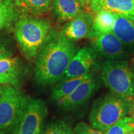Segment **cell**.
I'll list each match as a JSON object with an SVG mask.
<instances>
[{
  "instance_id": "6da1fadb",
  "label": "cell",
  "mask_w": 134,
  "mask_h": 134,
  "mask_svg": "<svg viewBox=\"0 0 134 134\" xmlns=\"http://www.w3.org/2000/svg\"><path fill=\"white\" fill-rule=\"evenodd\" d=\"M76 47L62 32H52L35 57V78L40 85L47 86L65 76L76 54Z\"/></svg>"
},
{
  "instance_id": "7a4b0ae2",
  "label": "cell",
  "mask_w": 134,
  "mask_h": 134,
  "mask_svg": "<svg viewBox=\"0 0 134 134\" xmlns=\"http://www.w3.org/2000/svg\"><path fill=\"white\" fill-rule=\"evenodd\" d=\"M132 100L111 92L94 102L89 122L95 129L105 132L123 117L130 114Z\"/></svg>"
},
{
  "instance_id": "3957f363",
  "label": "cell",
  "mask_w": 134,
  "mask_h": 134,
  "mask_svg": "<svg viewBox=\"0 0 134 134\" xmlns=\"http://www.w3.org/2000/svg\"><path fill=\"white\" fill-rule=\"evenodd\" d=\"M51 24L46 19L23 16L16 22L15 34L23 54L28 60L36 57L50 33Z\"/></svg>"
},
{
  "instance_id": "277c9868",
  "label": "cell",
  "mask_w": 134,
  "mask_h": 134,
  "mask_svg": "<svg viewBox=\"0 0 134 134\" xmlns=\"http://www.w3.org/2000/svg\"><path fill=\"white\" fill-rule=\"evenodd\" d=\"M101 79L113 93L124 98H134V65L120 60H109L102 66Z\"/></svg>"
},
{
  "instance_id": "5b68a950",
  "label": "cell",
  "mask_w": 134,
  "mask_h": 134,
  "mask_svg": "<svg viewBox=\"0 0 134 134\" xmlns=\"http://www.w3.org/2000/svg\"><path fill=\"white\" fill-rule=\"evenodd\" d=\"M47 114L44 100L27 96L13 134H41Z\"/></svg>"
},
{
  "instance_id": "8992f818",
  "label": "cell",
  "mask_w": 134,
  "mask_h": 134,
  "mask_svg": "<svg viewBox=\"0 0 134 134\" xmlns=\"http://www.w3.org/2000/svg\"><path fill=\"white\" fill-rule=\"evenodd\" d=\"M26 96L13 86H5L0 95V130L14 129L27 99Z\"/></svg>"
},
{
  "instance_id": "52a82bcc",
  "label": "cell",
  "mask_w": 134,
  "mask_h": 134,
  "mask_svg": "<svg viewBox=\"0 0 134 134\" xmlns=\"http://www.w3.org/2000/svg\"><path fill=\"white\" fill-rule=\"evenodd\" d=\"M98 53L94 48L84 47L76 53L70 62L65 78L79 77L90 73L92 68L96 65Z\"/></svg>"
},
{
  "instance_id": "ba28073f",
  "label": "cell",
  "mask_w": 134,
  "mask_h": 134,
  "mask_svg": "<svg viewBox=\"0 0 134 134\" xmlns=\"http://www.w3.org/2000/svg\"><path fill=\"white\" fill-rule=\"evenodd\" d=\"M98 83L92 75L85 80L70 95L57 101V104L63 110H71L79 108L91 98L98 89Z\"/></svg>"
},
{
  "instance_id": "9c48e42d",
  "label": "cell",
  "mask_w": 134,
  "mask_h": 134,
  "mask_svg": "<svg viewBox=\"0 0 134 134\" xmlns=\"http://www.w3.org/2000/svg\"><path fill=\"white\" fill-rule=\"evenodd\" d=\"M94 49L109 60H117L124 55V44L113 32L93 40Z\"/></svg>"
},
{
  "instance_id": "30bf717a",
  "label": "cell",
  "mask_w": 134,
  "mask_h": 134,
  "mask_svg": "<svg viewBox=\"0 0 134 134\" xmlns=\"http://www.w3.org/2000/svg\"><path fill=\"white\" fill-rule=\"evenodd\" d=\"M94 18L91 13L83 11L67 23L62 31L64 36L71 41L88 37Z\"/></svg>"
},
{
  "instance_id": "8fae6325",
  "label": "cell",
  "mask_w": 134,
  "mask_h": 134,
  "mask_svg": "<svg viewBox=\"0 0 134 134\" xmlns=\"http://www.w3.org/2000/svg\"><path fill=\"white\" fill-rule=\"evenodd\" d=\"M90 8L94 13L109 11L134 16V0H91Z\"/></svg>"
},
{
  "instance_id": "7c38bea8",
  "label": "cell",
  "mask_w": 134,
  "mask_h": 134,
  "mask_svg": "<svg viewBox=\"0 0 134 134\" xmlns=\"http://www.w3.org/2000/svg\"><path fill=\"white\" fill-rule=\"evenodd\" d=\"M113 33L125 46L134 47V16L117 14Z\"/></svg>"
},
{
  "instance_id": "4fadbf2b",
  "label": "cell",
  "mask_w": 134,
  "mask_h": 134,
  "mask_svg": "<svg viewBox=\"0 0 134 134\" xmlns=\"http://www.w3.org/2000/svg\"><path fill=\"white\" fill-rule=\"evenodd\" d=\"M117 14L109 11H100L96 13L89 32L88 38L91 41L113 31Z\"/></svg>"
},
{
  "instance_id": "5bb4252c",
  "label": "cell",
  "mask_w": 134,
  "mask_h": 134,
  "mask_svg": "<svg viewBox=\"0 0 134 134\" xmlns=\"http://www.w3.org/2000/svg\"><path fill=\"white\" fill-rule=\"evenodd\" d=\"M20 65L16 57L0 59V84L17 86L19 83Z\"/></svg>"
},
{
  "instance_id": "9a60e30c",
  "label": "cell",
  "mask_w": 134,
  "mask_h": 134,
  "mask_svg": "<svg viewBox=\"0 0 134 134\" xmlns=\"http://www.w3.org/2000/svg\"><path fill=\"white\" fill-rule=\"evenodd\" d=\"M53 4L55 14L60 22L71 21L84 11L77 0H53Z\"/></svg>"
},
{
  "instance_id": "2e32d148",
  "label": "cell",
  "mask_w": 134,
  "mask_h": 134,
  "mask_svg": "<svg viewBox=\"0 0 134 134\" xmlns=\"http://www.w3.org/2000/svg\"><path fill=\"white\" fill-rule=\"evenodd\" d=\"M91 73L76 77V78H65L61 80L53 88L51 93V100L54 101L61 99L73 93L83 82L92 76Z\"/></svg>"
},
{
  "instance_id": "e0dca14e",
  "label": "cell",
  "mask_w": 134,
  "mask_h": 134,
  "mask_svg": "<svg viewBox=\"0 0 134 134\" xmlns=\"http://www.w3.org/2000/svg\"><path fill=\"white\" fill-rule=\"evenodd\" d=\"M17 8L24 13L42 15L51 9L53 0H14Z\"/></svg>"
},
{
  "instance_id": "ac0fdd59",
  "label": "cell",
  "mask_w": 134,
  "mask_h": 134,
  "mask_svg": "<svg viewBox=\"0 0 134 134\" xmlns=\"http://www.w3.org/2000/svg\"><path fill=\"white\" fill-rule=\"evenodd\" d=\"M19 18L14 0L0 1V31L11 26Z\"/></svg>"
},
{
  "instance_id": "d6986e66",
  "label": "cell",
  "mask_w": 134,
  "mask_h": 134,
  "mask_svg": "<svg viewBox=\"0 0 134 134\" xmlns=\"http://www.w3.org/2000/svg\"><path fill=\"white\" fill-rule=\"evenodd\" d=\"M134 133V119L126 116L118 120L104 134H132Z\"/></svg>"
},
{
  "instance_id": "ffe728a7",
  "label": "cell",
  "mask_w": 134,
  "mask_h": 134,
  "mask_svg": "<svg viewBox=\"0 0 134 134\" xmlns=\"http://www.w3.org/2000/svg\"><path fill=\"white\" fill-rule=\"evenodd\" d=\"M41 134H74L73 130L62 120H56L48 124L42 130Z\"/></svg>"
},
{
  "instance_id": "44dd1931",
  "label": "cell",
  "mask_w": 134,
  "mask_h": 134,
  "mask_svg": "<svg viewBox=\"0 0 134 134\" xmlns=\"http://www.w3.org/2000/svg\"><path fill=\"white\" fill-rule=\"evenodd\" d=\"M74 134H104V132L95 129L86 122L78 123L73 130Z\"/></svg>"
},
{
  "instance_id": "7402d4cb",
  "label": "cell",
  "mask_w": 134,
  "mask_h": 134,
  "mask_svg": "<svg viewBox=\"0 0 134 134\" xmlns=\"http://www.w3.org/2000/svg\"><path fill=\"white\" fill-rule=\"evenodd\" d=\"M11 53L3 46L0 45V59L11 57Z\"/></svg>"
},
{
  "instance_id": "603a6c76",
  "label": "cell",
  "mask_w": 134,
  "mask_h": 134,
  "mask_svg": "<svg viewBox=\"0 0 134 134\" xmlns=\"http://www.w3.org/2000/svg\"><path fill=\"white\" fill-rule=\"evenodd\" d=\"M77 1L83 6V8H85L87 6H90L91 0H77Z\"/></svg>"
},
{
  "instance_id": "cb8c5ba5",
  "label": "cell",
  "mask_w": 134,
  "mask_h": 134,
  "mask_svg": "<svg viewBox=\"0 0 134 134\" xmlns=\"http://www.w3.org/2000/svg\"><path fill=\"white\" fill-rule=\"evenodd\" d=\"M130 115H131V117L134 119V98H133V100H132V109H131Z\"/></svg>"
},
{
  "instance_id": "d4e9b609",
  "label": "cell",
  "mask_w": 134,
  "mask_h": 134,
  "mask_svg": "<svg viewBox=\"0 0 134 134\" xmlns=\"http://www.w3.org/2000/svg\"><path fill=\"white\" fill-rule=\"evenodd\" d=\"M2 91H3V88H1V87L0 86V95H1V93H2Z\"/></svg>"
},
{
  "instance_id": "484cf974",
  "label": "cell",
  "mask_w": 134,
  "mask_h": 134,
  "mask_svg": "<svg viewBox=\"0 0 134 134\" xmlns=\"http://www.w3.org/2000/svg\"><path fill=\"white\" fill-rule=\"evenodd\" d=\"M0 134H5V133L3 130H0Z\"/></svg>"
},
{
  "instance_id": "4316f807",
  "label": "cell",
  "mask_w": 134,
  "mask_h": 134,
  "mask_svg": "<svg viewBox=\"0 0 134 134\" xmlns=\"http://www.w3.org/2000/svg\"><path fill=\"white\" fill-rule=\"evenodd\" d=\"M132 134H134V133H132Z\"/></svg>"
},
{
  "instance_id": "83f0119b",
  "label": "cell",
  "mask_w": 134,
  "mask_h": 134,
  "mask_svg": "<svg viewBox=\"0 0 134 134\" xmlns=\"http://www.w3.org/2000/svg\"><path fill=\"white\" fill-rule=\"evenodd\" d=\"M0 1H1V0H0Z\"/></svg>"
}]
</instances>
